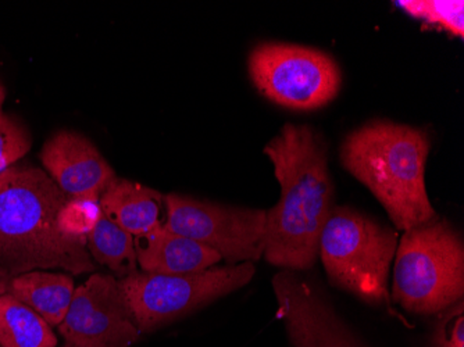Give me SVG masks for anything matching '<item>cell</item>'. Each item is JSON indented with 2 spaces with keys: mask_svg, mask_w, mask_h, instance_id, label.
<instances>
[{
  "mask_svg": "<svg viewBox=\"0 0 464 347\" xmlns=\"http://www.w3.org/2000/svg\"><path fill=\"white\" fill-rule=\"evenodd\" d=\"M265 155L273 163L281 197L266 211L263 255L283 270H312L335 207L327 142L312 125L289 122L266 145Z\"/></svg>",
  "mask_w": 464,
  "mask_h": 347,
  "instance_id": "cell-1",
  "label": "cell"
},
{
  "mask_svg": "<svg viewBox=\"0 0 464 347\" xmlns=\"http://www.w3.org/2000/svg\"><path fill=\"white\" fill-rule=\"evenodd\" d=\"M70 198L41 169L13 166L0 174V270L81 275L96 271L87 245L60 232L57 214Z\"/></svg>",
  "mask_w": 464,
  "mask_h": 347,
  "instance_id": "cell-2",
  "label": "cell"
},
{
  "mask_svg": "<svg viewBox=\"0 0 464 347\" xmlns=\"http://www.w3.org/2000/svg\"><path fill=\"white\" fill-rule=\"evenodd\" d=\"M430 149L423 128L375 120L345 138L340 159L382 203L396 228L408 231L440 217L426 189Z\"/></svg>",
  "mask_w": 464,
  "mask_h": 347,
  "instance_id": "cell-3",
  "label": "cell"
},
{
  "mask_svg": "<svg viewBox=\"0 0 464 347\" xmlns=\"http://www.w3.org/2000/svg\"><path fill=\"white\" fill-rule=\"evenodd\" d=\"M464 296V246L450 221L403 231L395 255L392 297L406 312L431 315Z\"/></svg>",
  "mask_w": 464,
  "mask_h": 347,
  "instance_id": "cell-4",
  "label": "cell"
},
{
  "mask_svg": "<svg viewBox=\"0 0 464 347\" xmlns=\"http://www.w3.org/2000/svg\"><path fill=\"white\" fill-rule=\"evenodd\" d=\"M398 244L395 229L348 206H335L320 237L319 257L333 285L382 306L390 302L388 276Z\"/></svg>",
  "mask_w": 464,
  "mask_h": 347,
  "instance_id": "cell-5",
  "label": "cell"
},
{
  "mask_svg": "<svg viewBox=\"0 0 464 347\" xmlns=\"http://www.w3.org/2000/svg\"><path fill=\"white\" fill-rule=\"evenodd\" d=\"M255 273L253 263H241L181 275L137 271L119 281L130 312L143 333L244 288Z\"/></svg>",
  "mask_w": 464,
  "mask_h": 347,
  "instance_id": "cell-6",
  "label": "cell"
},
{
  "mask_svg": "<svg viewBox=\"0 0 464 347\" xmlns=\"http://www.w3.org/2000/svg\"><path fill=\"white\" fill-rule=\"evenodd\" d=\"M250 80L265 98L294 111H315L340 93L338 63L317 49L262 43L247 60Z\"/></svg>",
  "mask_w": 464,
  "mask_h": 347,
  "instance_id": "cell-7",
  "label": "cell"
},
{
  "mask_svg": "<svg viewBox=\"0 0 464 347\" xmlns=\"http://www.w3.org/2000/svg\"><path fill=\"white\" fill-rule=\"evenodd\" d=\"M166 228L215 250L229 265L259 262L265 252L266 210L167 195Z\"/></svg>",
  "mask_w": 464,
  "mask_h": 347,
  "instance_id": "cell-8",
  "label": "cell"
},
{
  "mask_svg": "<svg viewBox=\"0 0 464 347\" xmlns=\"http://www.w3.org/2000/svg\"><path fill=\"white\" fill-rule=\"evenodd\" d=\"M60 335L72 347H131L140 333L125 302L120 281L93 273L75 288Z\"/></svg>",
  "mask_w": 464,
  "mask_h": 347,
  "instance_id": "cell-9",
  "label": "cell"
},
{
  "mask_svg": "<svg viewBox=\"0 0 464 347\" xmlns=\"http://www.w3.org/2000/svg\"><path fill=\"white\" fill-rule=\"evenodd\" d=\"M273 289L277 318L284 323L291 347H367L320 286L299 271L276 274Z\"/></svg>",
  "mask_w": 464,
  "mask_h": 347,
  "instance_id": "cell-10",
  "label": "cell"
},
{
  "mask_svg": "<svg viewBox=\"0 0 464 347\" xmlns=\"http://www.w3.org/2000/svg\"><path fill=\"white\" fill-rule=\"evenodd\" d=\"M41 160L46 174L69 198L101 197L116 178L96 146L77 132L54 134L42 149Z\"/></svg>",
  "mask_w": 464,
  "mask_h": 347,
  "instance_id": "cell-11",
  "label": "cell"
},
{
  "mask_svg": "<svg viewBox=\"0 0 464 347\" xmlns=\"http://www.w3.org/2000/svg\"><path fill=\"white\" fill-rule=\"evenodd\" d=\"M99 203L104 217L134 237L164 228L169 218L167 195L117 177L102 192Z\"/></svg>",
  "mask_w": 464,
  "mask_h": 347,
  "instance_id": "cell-12",
  "label": "cell"
},
{
  "mask_svg": "<svg viewBox=\"0 0 464 347\" xmlns=\"http://www.w3.org/2000/svg\"><path fill=\"white\" fill-rule=\"evenodd\" d=\"M137 260L143 273L181 275L215 267L221 255L205 245L171 232L158 229L143 236L134 237Z\"/></svg>",
  "mask_w": 464,
  "mask_h": 347,
  "instance_id": "cell-13",
  "label": "cell"
},
{
  "mask_svg": "<svg viewBox=\"0 0 464 347\" xmlns=\"http://www.w3.org/2000/svg\"><path fill=\"white\" fill-rule=\"evenodd\" d=\"M74 279L64 273L30 271L10 279L7 294L27 304L51 327H59L74 296Z\"/></svg>",
  "mask_w": 464,
  "mask_h": 347,
  "instance_id": "cell-14",
  "label": "cell"
},
{
  "mask_svg": "<svg viewBox=\"0 0 464 347\" xmlns=\"http://www.w3.org/2000/svg\"><path fill=\"white\" fill-rule=\"evenodd\" d=\"M51 325L12 294H0V347H56Z\"/></svg>",
  "mask_w": 464,
  "mask_h": 347,
  "instance_id": "cell-15",
  "label": "cell"
},
{
  "mask_svg": "<svg viewBox=\"0 0 464 347\" xmlns=\"http://www.w3.org/2000/svg\"><path fill=\"white\" fill-rule=\"evenodd\" d=\"M87 249L92 260L108 267L114 278L124 279L138 271L134 236L103 214L87 237Z\"/></svg>",
  "mask_w": 464,
  "mask_h": 347,
  "instance_id": "cell-16",
  "label": "cell"
},
{
  "mask_svg": "<svg viewBox=\"0 0 464 347\" xmlns=\"http://www.w3.org/2000/svg\"><path fill=\"white\" fill-rule=\"evenodd\" d=\"M399 7L405 10L411 17L424 21L432 28L447 31L458 38L464 36L463 10L461 0H411V2H398Z\"/></svg>",
  "mask_w": 464,
  "mask_h": 347,
  "instance_id": "cell-17",
  "label": "cell"
},
{
  "mask_svg": "<svg viewBox=\"0 0 464 347\" xmlns=\"http://www.w3.org/2000/svg\"><path fill=\"white\" fill-rule=\"evenodd\" d=\"M102 214L99 197L70 198L57 214V227L72 241L87 245Z\"/></svg>",
  "mask_w": 464,
  "mask_h": 347,
  "instance_id": "cell-18",
  "label": "cell"
},
{
  "mask_svg": "<svg viewBox=\"0 0 464 347\" xmlns=\"http://www.w3.org/2000/svg\"><path fill=\"white\" fill-rule=\"evenodd\" d=\"M30 146V137L24 128L0 113V174L24 158Z\"/></svg>",
  "mask_w": 464,
  "mask_h": 347,
  "instance_id": "cell-19",
  "label": "cell"
},
{
  "mask_svg": "<svg viewBox=\"0 0 464 347\" xmlns=\"http://www.w3.org/2000/svg\"><path fill=\"white\" fill-rule=\"evenodd\" d=\"M435 347H464L463 303H458L438 323L434 335Z\"/></svg>",
  "mask_w": 464,
  "mask_h": 347,
  "instance_id": "cell-20",
  "label": "cell"
},
{
  "mask_svg": "<svg viewBox=\"0 0 464 347\" xmlns=\"http://www.w3.org/2000/svg\"><path fill=\"white\" fill-rule=\"evenodd\" d=\"M13 276L7 275L6 273L0 270V294H7V289H9L10 279Z\"/></svg>",
  "mask_w": 464,
  "mask_h": 347,
  "instance_id": "cell-21",
  "label": "cell"
},
{
  "mask_svg": "<svg viewBox=\"0 0 464 347\" xmlns=\"http://www.w3.org/2000/svg\"><path fill=\"white\" fill-rule=\"evenodd\" d=\"M5 101V90L4 86L0 85V111H2V104H4ZM2 113V111H0Z\"/></svg>",
  "mask_w": 464,
  "mask_h": 347,
  "instance_id": "cell-22",
  "label": "cell"
},
{
  "mask_svg": "<svg viewBox=\"0 0 464 347\" xmlns=\"http://www.w3.org/2000/svg\"><path fill=\"white\" fill-rule=\"evenodd\" d=\"M64 347H72V346H70V344H66V346H64Z\"/></svg>",
  "mask_w": 464,
  "mask_h": 347,
  "instance_id": "cell-23",
  "label": "cell"
}]
</instances>
